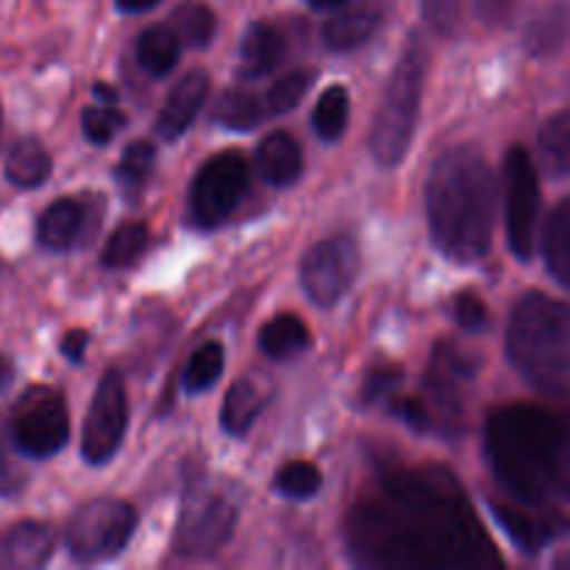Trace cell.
Returning a JSON list of instances; mask_svg holds the SVG:
<instances>
[{
  "label": "cell",
  "mask_w": 570,
  "mask_h": 570,
  "mask_svg": "<svg viewBox=\"0 0 570 570\" xmlns=\"http://www.w3.org/2000/svg\"><path fill=\"white\" fill-rule=\"evenodd\" d=\"M345 551L376 570H490L504 560L460 479L440 465L376 473L345 521Z\"/></svg>",
  "instance_id": "1"
},
{
  "label": "cell",
  "mask_w": 570,
  "mask_h": 570,
  "mask_svg": "<svg viewBox=\"0 0 570 570\" xmlns=\"http://www.w3.org/2000/svg\"><path fill=\"white\" fill-rule=\"evenodd\" d=\"M490 468L512 507L566 515L570 495V434L562 417L543 406H499L484 438Z\"/></svg>",
  "instance_id": "2"
},
{
  "label": "cell",
  "mask_w": 570,
  "mask_h": 570,
  "mask_svg": "<svg viewBox=\"0 0 570 570\" xmlns=\"http://www.w3.org/2000/svg\"><path fill=\"white\" fill-rule=\"evenodd\" d=\"M426 215L432 243L445 259L473 265L493 245L495 178L473 148H451L429 170Z\"/></svg>",
  "instance_id": "3"
},
{
  "label": "cell",
  "mask_w": 570,
  "mask_h": 570,
  "mask_svg": "<svg viewBox=\"0 0 570 570\" xmlns=\"http://www.w3.org/2000/svg\"><path fill=\"white\" fill-rule=\"evenodd\" d=\"M507 354L534 390L551 399H566L570 373L568 304L546 293L523 295L507 328Z\"/></svg>",
  "instance_id": "4"
},
{
  "label": "cell",
  "mask_w": 570,
  "mask_h": 570,
  "mask_svg": "<svg viewBox=\"0 0 570 570\" xmlns=\"http://www.w3.org/2000/svg\"><path fill=\"white\" fill-rule=\"evenodd\" d=\"M429 48L417 33H410L401 59L390 76L371 128V154L382 167L401 165L410 150L421 115L423 81H426Z\"/></svg>",
  "instance_id": "5"
},
{
  "label": "cell",
  "mask_w": 570,
  "mask_h": 570,
  "mask_svg": "<svg viewBox=\"0 0 570 570\" xmlns=\"http://www.w3.org/2000/svg\"><path fill=\"white\" fill-rule=\"evenodd\" d=\"M137 529V512L117 499H100L87 504L67 523L65 543L72 560L104 562L120 554Z\"/></svg>",
  "instance_id": "6"
},
{
  "label": "cell",
  "mask_w": 570,
  "mask_h": 570,
  "mask_svg": "<svg viewBox=\"0 0 570 570\" xmlns=\"http://www.w3.org/2000/svg\"><path fill=\"white\" fill-rule=\"evenodd\" d=\"M70 438V412L65 395L50 387H33L17 401L11 415V443L28 460H50Z\"/></svg>",
  "instance_id": "7"
},
{
  "label": "cell",
  "mask_w": 570,
  "mask_h": 570,
  "mask_svg": "<svg viewBox=\"0 0 570 570\" xmlns=\"http://www.w3.org/2000/svg\"><path fill=\"white\" fill-rule=\"evenodd\" d=\"M248 193V161L237 150L212 156L195 176L189 189V212L195 226L215 228L228 220Z\"/></svg>",
  "instance_id": "8"
},
{
  "label": "cell",
  "mask_w": 570,
  "mask_h": 570,
  "mask_svg": "<svg viewBox=\"0 0 570 570\" xmlns=\"http://www.w3.org/2000/svg\"><path fill=\"white\" fill-rule=\"evenodd\" d=\"M479 373V360L468 356L454 343H440L434 348L426 382H423V406L432 421V432L456 434L462 429V387Z\"/></svg>",
  "instance_id": "9"
},
{
  "label": "cell",
  "mask_w": 570,
  "mask_h": 570,
  "mask_svg": "<svg viewBox=\"0 0 570 570\" xmlns=\"http://www.w3.org/2000/svg\"><path fill=\"white\" fill-rule=\"evenodd\" d=\"M234 529H237V507L232 501L206 488L189 490L178 518L176 551L193 560L215 557L234 538Z\"/></svg>",
  "instance_id": "10"
},
{
  "label": "cell",
  "mask_w": 570,
  "mask_h": 570,
  "mask_svg": "<svg viewBox=\"0 0 570 570\" xmlns=\"http://www.w3.org/2000/svg\"><path fill=\"white\" fill-rule=\"evenodd\" d=\"M507 237L512 254L529 262L534 254V228L540 215V181L534 161L523 145H512L504 156Z\"/></svg>",
  "instance_id": "11"
},
{
  "label": "cell",
  "mask_w": 570,
  "mask_h": 570,
  "mask_svg": "<svg viewBox=\"0 0 570 570\" xmlns=\"http://www.w3.org/2000/svg\"><path fill=\"white\" fill-rule=\"evenodd\" d=\"M360 276V248L351 237L312 245L301 262V287L315 306H334Z\"/></svg>",
  "instance_id": "12"
},
{
  "label": "cell",
  "mask_w": 570,
  "mask_h": 570,
  "mask_svg": "<svg viewBox=\"0 0 570 570\" xmlns=\"http://www.w3.org/2000/svg\"><path fill=\"white\" fill-rule=\"evenodd\" d=\"M128 429V395L120 371H109L98 382L89 415L83 421L81 456L89 465H106L120 449Z\"/></svg>",
  "instance_id": "13"
},
{
  "label": "cell",
  "mask_w": 570,
  "mask_h": 570,
  "mask_svg": "<svg viewBox=\"0 0 570 570\" xmlns=\"http://www.w3.org/2000/svg\"><path fill=\"white\" fill-rule=\"evenodd\" d=\"M384 20V6L379 0H356V3L337 6V14L323 22V42L326 48L345 53L365 45L379 31Z\"/></svg>",
  "instance_id": "14"
},
{
  "label": "cell",
  "mask_w": 570,
  "mask_h": 570,
  "mask_svg": "<svg viewBox=\"0 0 570 570\" xmlns=\"http://www.w3.org/2000/svg\"><path fill=\"white\" fill-rule=\"evenodd\" d=\"M206 95H209V76H206L204 70L187 72V76L173 87L165 106H161V115L159 120H156L159 137L167 139V142L181 137V134L193 126L195 117H198L200 106L206 104Z\"/></svg>",
  "instance_id": "15"
},
{
  "label": "cell",
  "mask_w": 570,
  "mask_h": 570,
  "mask_svg": "<svg viewBox=\"0 0 570 570\" xmlns=\"http://www.w3.org/2000/svg\"><path fill=\"white\" fill-rule=\"evenodd\" d=\"M53 554V532L45 523H17L0 534V570L42 568Z\"/></svg>",
  "instance_id": "16"
},
{
  "label": "cell",
  "mask_w": 570,
  "mask_h": 570,
  "mask_svg": "<svg viewBox=\"0 0 570 570\" xmlns=\"http://www.w3.org/2000/svg\"><path fill=\"white\" fill-rule=\"evenodd\" d=\"M256 170L273 187H289L298 181L301 170H304L301 145L284 131L267 134L256 148Z\"/></svg>",
  "instance_id": "17"
},
{
  "label": "cell",
  "mask_w": 570,
  "mask_h": 570,
  "mask_svg": "<svg viewBox=\"0 0 570 570\" xmlns=\"http://www.w3.org/2000/svg\"><path fill=\"white\" fill-rule=\"evenodd\" d=\"M284 56V37L267 22H250L239 48V76L262 78L276 70Z\"/></svg>",
  "instance_id": "18"
},
{
  "label": "cell",
  "mask_w": 570,
  "mask_h": 570,
  "mask_svg": "<svg viewBox=\"0 0 570 570\" xmlns=\"http://www.w3.org/2000/svg\"><path fill=\"white\" fill-rule=\"evenodd\" d=\"M546 271L560 287L570 284V200L562 198L549 215L543 232Z\"/></svg>",
  "instance_id": "19"
},
{
  "label": "cell",
  "mask_w": 570,
  "mask_h": 570,
  "mask_svg": "<svg viewBox=\"0 0 570 570\" xmlns=\"http://www.w3.org/2000/svg\"><path fill=\"white\" fill-rule=\"evenodd\" d=\"M83 223V206L76 198H61L45 209L39 217L37 237L45 248L50 250H65L76 243L78 228Z\"/></svg>",
  "instance_id": "20"
},
{
  "label": "cell",
  "mask_w": 570,
  "mask_h": 570,
  "mask_svg": "<svg viewBox=\"0 0 570 570\" xmlns=\"http://www.w3.org/2000/svg\"><path fill=\"white\" fill-rule=\"evenodd\" d=\"M178 56H181V39H178V33L170 26H150L139 37L137 59L148 76H170L173 67L178 65Z\"/></svg>",
  "instance_id": "21"
},
{
  "label": "cell",
  "mask_w": 570,
  "mask_h": 570,
  "mask_svg": "<svg viewBox=\"0 0 570 570\" xmlns=\"http://www.w3.org/2000/svg\"><path fill=\"white\" fill-rule=\"evenodd\" d=\"M267 117L265 98L248 89H226L212 109V120L232 131H250Z\"/></svg>",
  "instance_id": "22"
},
{
  "label": "cell",
  "mask_w": 570,
  "mask_h": 570,
  "mask_svg": "<svg viewBox=\"0 0 570 570\" xmlns=\"http://www.w3.org/2000/svg\"><path fill=\"white\" fill-rule=\"evenodd\" d=\"M50 176V156L37 139H20L11 145L9 156H6V178L14 187L31 189L48 181Z\"/></svg>",
  "instance_id": "23"
},
{
  "label": "cell",
  "mask_w": 570,
  "mask_h": 570,
  "mask_svg": "<svg viewBox=\"0 0 570 570\" xmlns=\"http://www.w3.org/2000/svg\"><path fill=\"white\" fill-rule=\"evenodd\" d=\"M306 345H309V328L295 315L273 317L259 334L262 354L271 356V360H289V356L301 354Z\"/></svg>",
  "instance_id": "24"
},
{
  "label": "cell",
  "mask_w": 570,
  "mask_h": 570,
  "mask_svg": "<svg viewBox=\"0 0 570 570\" xmlns=\"http://www.w3.org/2000/svg\"><path fill=\"white\" fill-rule=\"evenodd\" d=\"M262 412V395L250 379H239L232 390H228L226 401H223L220 423L228 434L243 438L250 426H254L256 415Z\"/></svg>",
  "instance_id": "25"
},
{
  "label": "cell",
  "mask_w": 570,
  "mask_h": 570,
  "mask_svg": "<svg viewBox=\"0 0 570 570\" xmlns=\"http://www.w3.org/2000/svg\"><path fill=\"white\" fill-rule=\"evenodd\" d=\"M540 156L554 178H566L570 170V115L566 109L551 115L540 128Z\"/></svg>",
  "instance_id": "26"
},
{
  "label": "cell",
  "mask_w": 570,
  "mask_h": 570,
  "mask_svg": "<svg viewBox=\"0 0 570 570\" xmlns=\"http://www.w3.org/2000/svg\"><path fill=\"white\" fill-rule=\"evenodd\" d=\"M348 115H351L348 92H345V87L334 83V87H328L326 92L321 95V100H317L312 122H315V131L321 134L323 139L334 142V139H340L345 134Z\"/></svg>",
  "instance_id": "27"
},
{
  "label": "cell",
  "mask_w": 570,
  "mask_h": 570,
  "mask_svg": "<svg viewBox=\"0 0 570 570\" xmlns=\"http://www.w3.org/2000/svg\"><path fill=\"white\" fill-rule=\"evenodd\" d=\"M223 365H226V354H223L220 343H206L189 356L187 367H184V390L193 395L206 393L215 387L217 379L223 376Z\"/></svg>",
  "instance_id": "28"
},
{
  "label": "cell",
  "mask_w": 570,
  "mask_h": 570,
  "mask_svg": "<svg viewBox=\"0 0 570 570\" xmlns=\"http://www.w3.org/2000/svg\"><path fill=\"white\" fill-rule=\"evenodd\" d=\"M215 14L209 6L204 3H181L173 11V31L178 33L181 45H193V48H206L215 37Z\"/></svg>",
  "instance_id": "29"
},
{
  "label": "cell",
  "mask_w": 570,
  "mask_h": 570,
  "mask_svg": "<svg viewBox=\"0 0 570 570\" xmlns=\"http://www.w3.org/2000/svg\"><path fill=\"white\" fill-rule=\"evenodd\" d=\"M156 165V148L150 142H131L120 156L117 165V181L131 198H137L139 189L150 181V173Z\"/></svg>",
  "instance_id": "30"
},
{
  "label": "cell",
  "mask_w": 570,
  "mask_h": 570,
  "mask_svg": "<svg viewBox=\"0 0 570 570\" xmlns=\"http://www.w3.org/2000/svg\"><path fill=\"white\" fill-rule=\"evenodd\" d=\"M145 245H148V228H145V223H126V226H120L109 237L100 262L106 267H128L139 259Z\"/></svg>",
  "instance_id": "31"
},
{
  "label": "cell",
  "mask_w": 570,
  "mask_h": 570,
  "mask_svg": "<svg viewBox=\"0 0 570 570\" xmlns=\"http://www.w3.org/2000/svg\"><path fill=\"white\" fill-rule=\"evenodd\" d=\"M312 83H315V72L312 70H295L287 72L282 81L273 83L265 95L267 115H284V111H293L295 106L304 100V95L309 92Z\"/></svg>",
  "instance_id": "32"
},
{
  "label": "cell",
  "mask_w": 570,
  "mask_h": 570,
  "mask_svg": "<svg viewBox=\"0 0 570 570\" xmlns=\"http://www.w3.org/2000/svg\"><path fill=\"white\" fill-rule=\"evenodd\" d=\"M321 484H323L321 471H317L312 462H304V460L287 462V465L276 473L278 493H284L287 499H295V501L312 499V495L321 490Z\"/></svg>",
  "instance_id": "33"
},
{
  "label": "cell",
  "mask_w": 570,
  "mask_h": 570,
  "mask_svg": "<svg viewBox=\"0 0 570 570\" xmlns=\"http://www.w3.org/2000/svg\"><path fill=\"white\" fill-rule=\"evenodd\" d=\"M401 376L399 367H376V371L367 373L365 384L360 390V404L362 406H379V404H393L401 393Z\"/></svg>",
  "instance_id": "34"
},
{
  "label": "cell",
  "mask_w": 570,
  "mask_h": 570,
  "mask_svg": "<svg viewBox=\"0 0 570 570\" xmlns=\"http://www.w3.org/2000/svg\"><path fill=\"white\" fill-rule=\"evenodd\" d=\"M83 134H87L89 142L106 145L115 139V134L126 126V115L120 109H115L111 104L106 106H89L81 115Z\"/></svg>",
  "instance_id": "35"
},
{
  "label": "cell",
  "mask_w": 570,
  "mask_h": 570,
  "mask_svg": "<svg viewBox=\"0 0 570 570\" xmlns=\"http://www.w3.org/2000/svg\"><path fill=\"white\" fill-rule=\"evenodd\" d=\"M454 321L460 323L465 332H484L490 323L488 306H484L482 298H476L473 293H460L454 298Z\"/></svg>",
  "instance_id": "36"
},
{
  "label": "cell",
  "mask_w": 570,
  "mask_h": 570,
  "mask_svg": "<svg viewBox=\"0 0 570 570\" xmlns=\"http://www.w3.org/2000/svg\"><path fill=\"white\" fill-rule=\"evenodd\" d=\"M460 6L462 0H423V14L434 31L451 37L460 22Z\"/></svg>",
  "instance_id": "37"
},
{
  "label": "cell",
  "mask_w": 570,
  "mask_h": 570,
  "mask_svg": "<svg viewBox=\"0 0 570 570\" xmlns=\"http://www.w3.org/2000/svg\"><path fill=\"white\" fill-rule=\"evenodd\" d=\"M512 6L515 0H476V14L490 26H499V22L510 20Z\"/></svg>",
  "instance_id": "38"
},
{
  "label": "cell",
  "mask_w": 570,
  "mask_h": 570,
  "mask_svg": "<svg viewBox=\"0 0 570 570\" xmlns=\"http://www.w3.org/2000/svg\"><path fill=\"white\" fill-rule=\"evenodd\" d=\"M87 343L89 334L81 332V328H72V332H67L65 340H61V354L70 362H81L83 354H87Z\"/></svg>",
  "instance_id": "39"
},
{
  "label": "cell",
  "mask_w": 570,
  "mask_h": 570,
  "mask_svg": "<svg viewBox=\"0 0 570 570\" xmlns=\"http://www.w3.org/2000/svg\"><path fill=\"white\" fill-rule=\"evenodd\" d=\"M9 493H14V471H11L3 451H0V495H9Z\"/></svg>",
  "instance_id": "40"
},
{
  "label": "cell",
  "mask_w": 570,
  "mask_h": 570,
  "mask_svg": "<svg viewBox=\"0 0 570 570\" xmlns=\"http://www.w3.org/2000/svg\"><path fill=\"white\" fill-rule=\"evenodd\" d=\"M156 3H159V0H117V9L126 11V14H139V11L154 9Z\"/></svg>",
  "instance_id": "41"
},
{
  "label": "cell",
  "mask_w": 570,
  "mask_h": 570,
  "mask_svg": "<svg viewBox=\"0 0 570 570\" xmlns=\"http://www.w3.org/2000/svg\"><path fill=\"white\" fill-rule=\"evenodd\" d=\"M95 98L106 100V104H111V106L117 104V92L111 87H106V83H95Z\"/></svg>",
  "instance_id": "42"
},
{
  "label": "cell",
  "mask_w": 570,
  "mask_h": 570,
  "mask_svg": "<svg viewBox=\"0 0 570 570\" xmlns=\"http://www.w3.org/2000/svg\"><path fill=\"white\" fill-rule=\"evenodd\" d=\"M343 3H348V0H309V6H315V9H337Z\"/></svg>",
  "instance_id": "43"
},
{
  "label": "cell",
  "mask_w": 570,
  "mask_h": 570,
  "mask_svg": "<svg viewBox=\"0 0 570 570\" xmlns=\"http://www.w3.org/2000/svg\"><path fill=\"white\" fill-rule=\"evenodd\" d=\"M9 379H11L9 365H6V360L0 356V387H6V384H9Z\"/></svg>",
  "instance_id": "44"
}]
</instances>
